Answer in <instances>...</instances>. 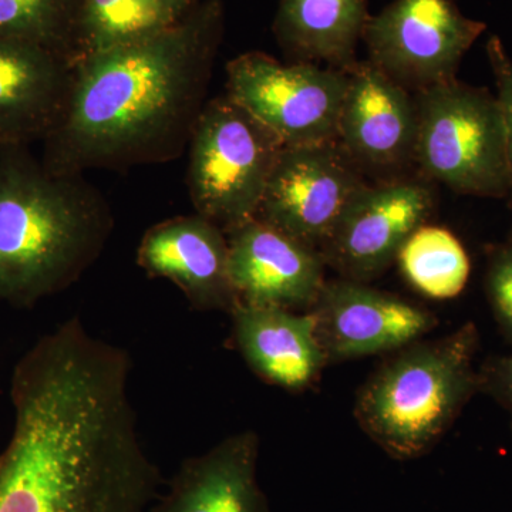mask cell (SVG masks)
Segmentation results:
<instances>
[{
    "label": "cell",
    "mask_w": 512,
    "mask_h": 512,
    "mask_svg": "<svg viewBox=\"0 0 512 512\" xmlns=\"http://www.w3.org/2000/svg\"><path fill=\"white\" fill-rule=\"evenodd\" d=\"M0 512H150L165 481L138 431L126 369L84 355L16 365Z\"/></svg>",
    "instance_id": "cell-1"
},
{
    "label": "cell",
    "mask_w": 512,
    "mask_h": 512,
    "mask_svg": "<svg viewBox=\"0 0 512 512\" xmlns=\"http://www.w3.org/2000/svg\"><path fill=\"white\" fill-rule=\"evenodd\" d=\"M217 6L74 64L62 119L43 143L50 173L121 170L183 154L207 103Z\"/></svg>",
    "instance_id": "cell-2"
},
{
    "label": "cell",
    "mask_w": 512,
    "mask_h": 512,
    "mask_svg": "<svg viewBox=\"0 0 512 512\" xmlns=\"http://www.w3.org/2000/svg\"><path fill=\"white\" fill-rule=\"evenodd\" d=\"M114 228L83 174L50 173L26 147L0 150V302L30 308L99 259Z\"/></svg>",
    "instance_id": "cell-3"
},
{
    "label": "cell",
    "mask_w": 512,
    "mask_h": 512,
    "mask_svg": "<svg viewBox=\"0 0 512 512\" xmlns=\"http://www.w3.org/2000/svg\"><path fill=\"white\" fill-rule=\"evenodd\" d=\"M477 350L473 323L400 349L357 396L355 416L367 436L397 460L427 453L480 389Z\"/></svg>",
    "instance_id": "cell-4"
},
{
    "label": "cell",
    "mask_w": 512,
    "mask_h": 512,
    "mask_svg": "<svg viewBox=\"0 0 512 512\" xmlns=\"http://www.w3.org/2000/svg\"><path fill=\"white\" fill-rule=\"evenodd\" d=\"M414 100V163L421 173L457 194L507 198V144L497 96L454 79L421 90Z\"/></svg>",
    "instance_id": "cell-5"
},
{
    "label": "cell",
    "mask_w": 512,
    "mask_h": 512,
    "mask_svg": "<svg viewBox=\"0 0 512 512\" xmlns=\"http://www.w3.org/2000/svg\"><path fill=\"white\" fill-rule=\"evenodd\" d=\"M188 148L195 212L225 232L254 220L285 148L279 137L224 94L205 103Z\"/></svg>",
    "instance_id": "cell-6"
},
{
    "label": "cell",
    "mask_w": 512,
    "mask_h": 512,
    "mask_svg": "<svg viewBox=\"0 0 512 512\" xmlns=\"http://www.w3.org/2000/svg\"><path fill=\"white\" fill-rule=\"evenodd\" d=\"M348 70L315 63H281L248 52L227 66V94L279 137L285 147L338 141Z\"/></svg>",
    "instance_id": "cell-7"
},
{
    "label": "cell",
    "mask_w": 512,
    "mask_h": 512,
    "mask_svg": "<svg viewBox=\"0 0 512 512\" xmlns=\"http://www.w3.org/2000/svg\"><path fill=\"white\" fill-rule=\"evenodd\" d=\"M485 23L454 0H393L367 22L369 62L410 93L457 79L458 67Z\"/></svg>",
    "instance_id": "cell-8"
},
{
    "label": "cell",
    "mask_w": 512,
    "mask_h": 512,
    "mask_svg": "<svg viewBox=\"0 0 512 512\" xmlns=\"http://www.w3.org/2000/svg\"><path fill=\"white\" fill-rule=\"evenodd\" d=\"M366 185L338 143L285 147L255 218L320 251Z\"/></svg>",
    "instance_id": "cell-9"
},
{
    "label": "cell",
    "mask_w": 512,
    "mask_h": 512,
    "mask_svg": "<svg viewBox=\"0 0 512 512\" xmlns=\"http://www.w3.org/2000/svg\"><path fill=\"white\" fill-rule=\"evenodd\" d=\"M433 208V190L420 181L367 184L320 252L340 278L366 284L396 261L406 239L427 224Z\"/></svg>",
    "instance_id": "cell-10"
},
{
    "label": "cell",
    "mask_w": 512,
    "mask_h": 512,
    "mask_svg": "<svg viewBox=\"0 0 512 512\" xmlns=\"http://www.w3.org/2000/svg\"><path fill=\"white\" fill-rule=\"evenodd\" d=\"M311 312L328 362L406 348L436 323L399 296L343 278L326 281Z\"/></svg>",
    "instance_id": "cell-11"
},
{
    "label": "cell",
    "mask_w": 512,
    "mask_h": 512,
    "mask_svg": "<svg viewBox=\"0 0 512 512\" xmlns=\"http://www.w3.org/2000/svg\"><path fill=\"white\" fill-rule=\"evenodd\" d=\"M238 302L308 312L326 284L319 249L254 220L225 232Z\"/></svg>",
    "instance_id": "cell-12"
},
{
    "label": "cell",
    "mask_w": 512,
    "mask_h": 512,
    "mask_svg": "<svg viewBox=\"0 0 512 512\" xmlns=\"http://www.w3.org/2000/svg\"><path fill=\"white\" fill-rule=\"evenodd\" d=\"M348 74L336 143L360 171L396 173L416 164L414 94L369 60L356 62Z\"/></svg>",
    "instance_id": "cell-13"
},
{
    "label": "cell",
    "mask_w": 512,
    "mask_h": 512,
    "mask_svg": "<svg viewBox=\"0 0 512 512\" xmlns=\"http://www.w3.org/2000/svg\"><path fill=\"white\" fill-rule=\"evenodd\" d=\"M137 264L147 275L173 282L197 311L231 312L238 303L229 276L227 234L197 212L147 229Z\"/></svg>",
    "instance_id": "cell-14"
},
{
    "label": "cell",
    "mask_w": 512,
    "mask_h": 512,
    "mask_svg": "<svg viewBox=\"0 0 512 512\" xmlns=\"http://www.w3.org/2000/svg\"><path fill=\"white\" fill-rule=\"evenodd\" d=\"M73 72L53 50L0 39V150L45 140L62 119Z\"/></svg>",
    "instance_id": "cell-15"
},
{
    "label": "cell",
    "mask_w": 512,
    "mask_h": 512,
    "mask_svg": "<svg viewBox=\"0 0 512 512\" xmlns=\"http://www.w3.org/2000/svg\"><path fill=\"white\" fill-rule=\"evenodd\" d=\"M259 437L228 436L210 450L185 458L150 512H269L258 483Z\"/></svg>",
    "instance_id": "cell-16"
},
{
    "label": "cell",
    "mask_w": 512,
    "mask_h": 512,
    "mask_svg": "<svg viewBox=\"0 0 512 512\" xmlns=\"http://www.w3.org/2000/svg\"><path fill=\"white\" fill-rule=\"evenodd\" d=\"M229 313L238 352L266 383L298 392L311 386L328 363L311 311L238 302Z\"/></svg>",
    "instance_id": "cell-17"
},
{
    "label": "cell",
    "mask_w": 512,
    "mask_h": 512,
    "mask_svg": "<svg viewBox=\"0 0 512 512\" xmlns=\"http://www.w3.org/2000/svg\"><path fill=\"white\" fill-rule=\"evenodd\" d=\"M369 19L367 0H282L274 29L295 62L348 70Z\"/></svg>",
    "instance_id": "cell-18"
},
{
    "label": "cell",
    "mask_w": 512,
    "mask_h": 512,
    "mask_svg": "<svg viewBox=\"0 0 512 512\" xmlns=\"http://www.w3.org/2000/svg\"><path fill=\"white\" fill-rule=\"evenodd\" d=\"M181 19L164 0H79L73 66L104 50L156 35Z\"/></svg>",
    "instance_id": "cell-19"
},
{
    "label": "cell",
    "mask_w": 512,
    "mask_h": 512,
    "mask_svg": "<svg viewBox=\"0 0 512 512\" xmlns=\"http://www.w3.org/2000/svg\"><path fill=\"white\" fill-rule=\"evenodd\" d=\"M396 261L407 282L431 299L456 298L470 278L466 248L453 232L437 225L417 228L400 248Z\"/></svg>",
    "instance_id": "cell-20"
},
{
    "label": "cell",
    "mask_w": 512,
    "mask_h": 512,
    "mask_svg": "<svg viewBox=\"0 0 512 512\" xmlns=\"http://www.w3.org/2000/svg\"><path fill=\"white\" fill-rule=\"evenodd\" d=\"M77 9L74 0H0V39L46 47L72 60Z\"/></svg>",
    "instance_id": "cell-21"
},
{
    "label": "cell",
    "mask_w": 512,
    "mask_h": 512,
    "mask_svg": "<svg viewBox=\"0 0 512 512\" xmlns=\"http://www.w3.org/2000/svg\"><path fill=\"white\" fill-rule=\"evenodd\" d=\"M485 289L495 318L512 335V238L491 249Z\"/></svg>",
    "instance_id": "cell-22"
},
{
    "label": "cell",
    "mask_w": 512,
    "mask_h": 512,
    "mask_svg": "<svg viewBox=\"0 0 512 512\" xmlns=\"http://www.w3.org/2000/svg\"><path fill=\"white\" fill-rule=\"evenodd\" d=\"M487 56L493 72L495 87H497L498 103L503 111L505 126V144H507L508 177L510 191L508 204L512 208V59L501 42L500 37L491 36L487 42Z\"/></svg>",
    "instance_id": "cell-23"
},
{
    "label": "cell",
    "mask_w": 512,
    "mask_h": 512,
    "mask_svg": "<svg viewBox=\"0 0 512 512\" xmlns=\"http://www.w3.org/2000/svg\"><path fill=\"white\" fill-rule=\"evenodd\" d=\"M480 389L512 409V356L494 360L480 373Z\"/></svg>",
    "instance_id": "cell-24"
},
{
    "label": "cell",
    "mask_w": 512,
    "mask_h": 512,
    "mask_svg": "<svg viewBox=\"0 0 512 512\" xmlns=\"http://www.w3.org/2000/svg\"><path fill=\"white\" fill-rule=\"evenodd\" d=\"M164 2L167 3V5L170 6V8L173 9L180 18H183L185 10L190 8L191 3L194 2V0H164Z\"/></svg>",
    "instance_id": "cell-25"
}]
</instances>
